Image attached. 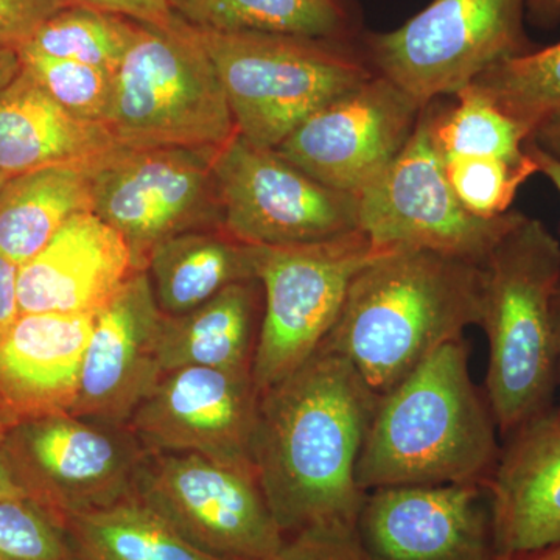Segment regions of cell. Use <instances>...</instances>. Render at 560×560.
<instances>
[{
  "label": "cell",
  "instance_id": "1",
  "mask_svg": "<svg viewBox=\"0 0 560 560\" xmlns=\"http://www.w3.org/2000/svg\"><path fill=\"white\" fill-rule=\"evenodd\" d=\"M378 399L348 360L324 349L260 394L253 460L283 536L357 528L368 495L357 463Z\"/></svg>",
  "mask_w": 560,
  "mask_h": 560
},
{
  "label": "cell",
  "instance_id": "2",
  "mask_svg": "<svg viewBox=\"0 0 560 560\" xmlns=\"http://www.w3.org/2000/svg\"><path fill=\"white\" fill-rule=\"evenodd\" d=\"M482 265L430 249H390L350 282L319 349L388 393L441 346L480 326Z\"/></svg>",
  "mask_w": 560,
  "mask_h": 560
},
{
  "label": "cell",
  "instance_id": "3",
  "mask_svg": "<svg viewBox=\"0 0 560 560\" xmlns=\"http://www.w3.org/2000/svg\"><path fill=\"white\" fill-rule=\"evenodd\" d=\"M499 427L470 377L464 338L441 346L382 394L357 482L364 492L400 486L481 485L500 456Z\"/></svg>",
  "mask_w": 560,
  "mask_h": 560
},
{
  "label": "cell",
  "instance_id": "4",
  "mask_svg": "<svg viewBox=\"0 0 560 560\" xmlns=\"http://www.w3.org/2000/svg\"><path fill=\"white\" fill-rule=\"evenodd\" d=\"M560 243L540 220L515 224L482 264L480 327L489 342L485 394L506 438L555 408V294Z\"/></svg>",
  "mask_w": 560,
  "mask_h": 560
},
{
  "label": "cell",
  "instance_id": "5",
  "mask_svg": "<svg viewBox=\"0 0 560 560\" xmlns=\"http://www.w3.org/2000/svg\"><path fill=\"white\" fill-rule=\"evenodd\" d=\"M191 28L219 73L235 131L254 145L278 149L312 114L375 75L345 40Z\"/></svg>",
  "mask_w": 560,
  "mask_h": 560
},
{
  "label": "cell",
  "instance_id": "6",
  "mask_svg": "<svg viewBox=\"0 0 560 560\" xmlns=\"http://www.w3.org/2000/svg\"><path fill=\"white\" fill-rule=\"evenodd\" d=\"M105 127L128 149L220 150L237 135L215 66L189 24L139 22L113 75Z\"/></svg>",
  "mask_w": 560,
  "mask_h": 560
},
{
  "label": "cell",
  "instance_id": "7",
  "mask_svg": "<svg viewBox=\"0 0 560 560\" xmlns=\"http://www.w3.org/2000/svg\"><path fill=\"white\" fill-rule=\"evenodd\" d=\"M528 0H433L396 31L366 38L364 57L420 106L456 95L497 62L534 50Z\"/></svg>",
  "mask_w": 560,
  "mask_h": 560
},
{
  "label": "cell",
  "instance_id": "8",
  "mask_svg": "<svg viewBox=\"0 0 560 560\" xmlns=\"http://www.w3.org/2000/svg\"><path fill=\"white\" fill-rule=\"evenodd\" d=\"M257 246L264 313L253 381L260 396L320 348L352 279L390 249L372 245L360 230L307 245Z\"/></svg>",
  "mask_w": 560,
  "mask_h": 560
},
{
  "label": "cell",
  "instance_id": "9",
  "mask_svg": "<svg viewBox=\"0 0 560 560\" xmlns=\"http://www.w3.org/2000/svg\"><path fill=\"white\" fill-rule=\"evenodd\" d=\"M523 219L518 210L481 219L460 205L434 142L433 103L399 156L359 195L360 231L377 248L430 249L478 265Z\"/></svg>",
  "mask_w": 560,
  "mask_h": 560
},
{
  "label": "cell",
  "instance_id": "10",
  "mask_svg": "<svg viewBox=\"0 0 560 560\" xmlns=\"http://www.w3.org/2000/svg\"><path fill=\"white\" fill-rule=\"evenodd\" d=\"M219 150L117 147L92 165V212L119 232L138 270L183 232L223 228L213 160Z\"/></svg>",
  "mask_w": 560,
  "mask_h": 560
},
{
  "label": "cell",
  "instance_id": "11",
  "mask_svg": "<svg viewBox=\"0 0 560 560\" xmlns=\"http://www.w3.org/2000/svg\"><path fill=\"white\" fill-rule=\"evenodd\" d=\"M136 495L217 559L267 560L285 540L256 470L191 453H149Z\"/></svg>",
  "mask_w": 560,
  "mask_h": 560
},
{
  "label": "cell",
  "instance_id": "12",
  "mask_svg": "<svg viewBox=\"0 0 560 560\" xmlns=\"http://www.w3.org/2000/svg\"><path fill=\"white\" fill-rule=\"evenodd\" d=\"M213 175L224 230L250 245H307L360 230L357 195L324 186L241 135L217 151Z\"/></svg>",
  "mask_w": 560,
  "mask_h": 560
},
{
  "label": "cell",
  "instance_id": "13",
  "mask_svg": "<svg viewBox=\"0 0 560 560\" xmlns=\"http://www.w3.org/2000/svg\"><path fill=\"white\" fill-rule=\"evenodd\" d=\"M3 445L31 499L65 523L135 495L149 456L127 425L70 412L21 423Z\"/></svg>",
  "mask_w": 560,
  "mask_h": 560
},
{
  "label": "cell",
  "instance_id": "14",
  "mask_svg": "<svg viewBox=\"0 0 560 560\" xmlns=\"http://www.w3.org/2000/svg\"><path fill=\"white\" fill-rule=\"evenodd\" d=\"M423 108L375 73L312 114L276 150L324 186L359 197L399 156Z\"/></svg>",
  "mask_w": 560,
  "mask_h": 560
},
{
  "label": "cell",
  "instance_id": "15",
  "mask_svg": "<svg viewBox=\"0 0 560 560\" xmlns=\"http://www.w3.org/2000/svg\"><path fill=\"white\" fill-rule=\"evenodd\" d=\"M257 405L250 372L178 368L162 374L127 427L149 453H191L256 470Z\"/></svg>",
  "mask_w": 560,
  "mask_h": 560
},
{
  "label": "cell",
  "instance_id": "16",
  "mask_svg": "<svg viewBox=\"0 0 560 560\" xmlns=\"http://www.w3.org/2000/svg\"><path fill=\"white\" fill-rule=\"evenodd\" d=\"M357 536L371 560H497L481 485L400 486L368 492Z\"/></svg>",
  "mask_w": 560,
  "mask_h": 560
},
{
  "label": "cell",
  "instance_id": "17",
  "mask_svg": "<svg viewBox=\"0 0 560 560\" xmlns=\"http://www.w3.org/2000/svg\"><path fill=\"white\" fill-rule=\"evenodd\" d=\"M164 316L149 272L136 271L95 315L70 415L128 425L164 374L160 360Z\"/></svg>",
  "mask_w": 560,
  "mask_h": 560
},
{
  "label": "cell",
  "instance_id": "18",
  "mask_svg": "<svg viewBox=\"0 0 560 560\" xmlns=\"http://www.w3.org/2000/svg\"><path fill=\"white\" fill-rule=\"evenodd\" d=\"M95 315L21 313L0 330V425L72 411Z\"/></svg>",
  "mask_w": 560,
  "mask_h": 560
},
{
  "label": "cell",
  "instance_id": "19",
  "mask_svg": "<svg viewBox=\"0 0 560 560\" xmlns=\"http://www.w3.org/2000/svg\"><path fill=\"white\" fill-rule=\"evenodd\" d=\"M136 271L119 232L79 213L18 270L21 313L97 315Z\"/></svg>",
  "mask_w": 560,
  "mask_h": 560
},
{
  "label": "cell",
  "instance_id": "20",
  "mask_svg": "<svg viewBox=\"0 0 560 560\" xmlns=\"http://www.w3.org/2000/svg\"><path fill=\"white\" fill-rule=\"evenodd\" d=\"M486 481L499 555L560 541V412L523 423L504 438Z\"/></svg>",
  "mask_w": 560,
  "mask_h": 560
},
{
  "label": "cell",
  "instance_id": "21",
  "mask_svg": "<svg viewBox=\"0 0 560 560\" xmlns=\"http://www.w3.org/2000/svg\"><path fill=\"white\" fill-rule=\"evenodd\" d=\"M117 147L105 125L69 114L22 68L0 90V173L10 178L50 165H92Z\"/></svg>",
  "mask_w": 560,
  "mask_h": 560
},
{
  "label": "cell",
  "instance_id": "22",
  "mask_svg": "<svg viewBox=\"0 0 560 560\" xmlns=\"http://www.w3.org/2000/svg\"><path fill=\"white\" fill-rule=\"evenodd\" d=\"M264 293L259 279L232 283L178 316H164L160 337L162 371L200 366L250 372L259 341Z\"/></svg>",
  "mask_w": 560,
  "mask_h": 560
},
{
  "label": "cell",
  "instance_id": "23",
  "mask_svg": "<svg viewBox=\"0 0 560 560\" xmlns=\"http://www.w3.org/2000/svg\"><path fill=\"white\" fill-rule=\"evenodd\" d=\"M257 250L224 228L183 232L160 243L147 272L161 312L183 315L232 283L257 279Z\"/></svg>",
  "mask_w": 560,
  "mask_h": 560
},
{
  "label": "cell",
  "instance_id": "24",
  "mask_svg": "<svg viewBox=\"0 0 560 560\" xmlns=\"http://www.w3.org/2000/svg\"><path fill=\"white\" fill-rule=\"evenodd\" d=\"M92 165H50L7 180L0 189V254L21 267L72 217L92 212Z\"/></svg>",
  "mask_w": 560,
  "mask_h": 560
},
{
  "label": "cell",
  "instance_id": "25",
  "mask_svg": "<svg viewBox=\"0 0 560 560\" xmlns=\"http://www.w3.org/2000/svg\"><path fill=\"white\" fill-rule=\"evenodd\" d=\"M77 560H221L184 539L171 523L128 497L66 521Z\"/></svg>",
  "mask_w": 560,
  "mask_h": 560
},
{
  "label": "cell",
  "instance_id": "26",
  "mask_svg": "<svg viewBox=\"0 0 560 560\" xmlns=\"http://www.w3.org/2000/svg\"><path fill=\"white\" fill-rule=\"evenodd\" d=\"M178 20L212 32H257L342 40L350 18L342 0H171Z\"/></svg>",
  "mask_w": 560,
  "mask_h": 560
},
{
  "label": "cell",
  "instance_id": "27",
  "mask_svg": "<svg viewBox=\"0 0 560 560\" xmlns=\"http://www.w3.org/2000/svg\"><path fill=\"white\" fill-rule=\"evenodd\" d=\"M456 105L440 109L433 102V138L442 156L497 158L522 162L528 158L530 130L497 108L477 88L455 95Z\"/></svg>",
  "mask_w": 560,
  "mask_h": 560
},
{
  "label": "cell",
  "instance_id": "28",
  "mask_svg": "<svg viewBox=\"0 0 560 560\" xmlns=\"http://www.w3.org/2000/svg\"><path fill=\"white\" fill-rule=\"evenodd\" d=\"M138 27L139 22L109 11L66 7L21 50L81 62L114 75Z\"/></svg>",
  "mask_w": 560,
  "mask_h": 560
},
{
  "label": "cell",
  "instance_id": "29",
  "mask_svg": "<svg viewBox=\"0 0 560 560\" xmlns=\"http://www.w3.org/2000/svg\"><path fill=\"white\" fill-rule=\"evenodd\" d=\"M471 86L533 131L544 117L560 109V40L490 66Z\"/></svg>",
  "mask_w": 560,
  "mask_h": 560
},
{
  "label": "cell",
  "instance_id": "30",
  "mask_svg": "<svg viewBox=\"0 0 560 560\" xmlns=\"http://www.w3.org/2000/svg\"><path fill=\"white\" fill-rule=\"evenodd\" d=\"M442 158L445 173L460 205L481 219H495L510 212L518 189L530 176L539 173V167L529 154L522 162L497 158Z\"/></svg>",
  "mask_w": 560,
  "mask_h": 560
},
{
  "label": "cell",
  "instance_id": "31",
  "mask_svg": "<svg viewBox=\"0 0 560 560\" xmlns=\"http://www.w3.org/2000/svg\"><path fill=\"white\" fill-rule=\"evenodd\" d=\"M18 54L21 68L31 73L61 108L81 120L105 125L113 95V75L109 72L35 51L21 50Z\"/></svg>",
  "mask_w": 560,
  "mask_h": 560
},
{
  "label": "cell",
  "instance_id": "32",
  "mask_svg": "<svg viewBox=\"0 0 560 560\" xmlns=\"http://www.w3.org/2000/svg\"><path fill=\"white\" fill-rule=\"evenodd\" d=\"M0 560H77L66 523L38 501L0 500Z\"/></svg>",
  "mask_w": 560,
  "mask_h": 560
},
{
  "label": "cell",
  "instance_id": "33",
  "mask_svg": "<svg viewBox=\"0 0 560 560\" xmlns=\"http://www.w3.org/2000/svg\"><path fill=\"white\" fill-rule=\"evenodd\" d=\"M267 560H371L350 526H313L291 534Z\"/></svg>",
  "mask_w": 560,
  "mask_h": 560
},
{
  "label": "cell",
  "instance_id": "34",
  "mask_svg": "<svg viewBox=\"0 0 560 560\" xmlns=\"http://www.w3.org/2000/svg\"><path fill=\"white\" fill-rule=\"evenodd\" d=\"M60 0H0V47L20 51L58 11Z\"/></svg>",
  "mask_w": 560,
  "mask_h": 560
},
{
  "label": "cell",
  "instance_id": "35",
  "mask_svg": "<svg viewBox=\"0 0 560 560\" xmlns=\"http://www.w3.org/2000/svg\"><path fill=\"white\" fill-rule=\"evenodd\" d=\"M66 7L109 11L142 24L167 27L175 21L171 0H60Z\"/></svg>",
  "mask_w": 560,
  "mask_h": 560
},
{
  "label": "cell",
  "instance_id": "36",
  "mask_svg": "<svg viewBox=\"0 0 560 560\" xmlns=\"http://www.w3.org/2000/svg\"><path fill=\"white\" fill-rule=\"evenodd\" d=\"M18 270V265L0 254V330L21 315Z\"/></svg>",
  "mask_w": 560,
  "mask_h": 560
},
{
  "label": "cell",
  "instance_id": "37",
  "mask_svg": "<svg viewBox=\"0 0 560 560\" xmlns=\"http://www.w3.org/2000/svg\"><path fill=\"white\" fill-rule=\"evenodd\" d=\"M528 142L560 162V109L548 114L533 128Z\"/></svg>",
  "mask_w": 560,
  "mask_h": 560
},
{
  "label": "cell",
  "instance_id": "38",
  "mask_svg": "<svg viewBox=\"0 0 560 560\" xmlns=\"http://www.w3.org/2000/svg\"><path fill=\"white\" fill-rule=\"evenodd\" d=\"M25 497L31 495L3 445V438H0V500L25 499Z\"/></svg>",
  "mask_w": 560,
  "mask_h": 560
},
{
  "label": "cell",
  "instance_id": "39",
  "mask_svg": "<svg viewBox=\"0 0 560 560\" xmlns=\"http://www.w3.org/2000/svg\"><path fill=\"white\" fill-rule=\"evenodd\" d=\"M525 149L534 162H536L537 167H539V173L547 176L560 194V162L551 158L550 154L545 153V151L537 149L528 140H526Z\"/></svg>",
  "mask_w": 560,
  "mask_h": 560
},
{
  "label": "cell",
  "instance_id": "40",
  "mask_svg": "<svg viewBox=\"0 0 560 560\" xmlns=\"http://www.w3.org/2000/svg\"><path fill=\"white\" fill-rule=\"evenodd\" d=\"M20 72V54L9 47H0V90L16 79Z\"/></svg>",
  "mask_w": 560,
  "mask_h": 560
},
{
  "label": "cell",
  "instance_id": "41",
  "mask_svg": "<svg viewBox=\"0 0 560 560\" xmlns=\"http://www.w3.org/2000/svg\"><path fill=\"white\" fill-rule=\"evenodd\" d=\"M497 560H560V541L547 547L534 548V550L499 555Z\"/></svg>",
  "mask_w": 560,
  "mask_h": 560
},
{
  "label": "cell",
  "instance_id": "42",
  "mask_svg": "<svg viewBox=\"0 0 560 560\" xmlns=\"http://www.w3.org/2000/svg\"><path fill=\"white\" fill-rule=\"evenodd\" d=\"M530 14L544 24L558 20L560 16V0H528Z\"/></svg>",
  "mask_w": 560,
  "mask_h": 560
},
{
  "label": "cell",
  "instance_id": "43",
  "mask_svg": "<svg viewBox=\"0 0 560 560\" xmlns=\"http://www.w3.org/2000/svg\"><path fill=\"white\" fill-rule=\"evenodd\" d=\"M555 345L556 363H558V385L560 386V280L555 294ZM558 411L560 412V405Z\"/></svg>",
  "mask_w": 560,
  "mask_h": 560
},
{
  "label": "cell",
  "instance_id": "44",
  "mask_svg": "<svg viewBox=\"0 0 560 560\" xmlns=\"http://www.w3.org/2000/svg\"><path fill=\"white\" fill-rule=\"evenodd\" d=\"M10 179V176L3 175V173H0V189H2L3 184L7 183V180Z\"/></svg>",
  "mask_w": 560,
  "mask_h": 560
},
{
  "label": "cell",
  "instance_id": "45",
  "mask_svg": "<svg viewBox=\"0 0 560 560\" xmlns=\"http://www.w3.org/2000/svg\"><path fill=\"white\" fill-rule=\"evenodd\" d=\"M5 433H7V431H5V430H3V427H2V425H0V438L5 436Z\"/></svg>",
  "mask_w": 560,
  "mask_h": 560
}]
</instances>
